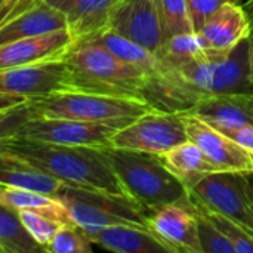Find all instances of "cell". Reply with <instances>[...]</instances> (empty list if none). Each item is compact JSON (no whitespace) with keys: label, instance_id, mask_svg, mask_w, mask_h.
<instances>
[{"label":"cell","instance_id":"obj_15","mask_svg":"<svg viewBox=\"0 0 253 253\" xmlns=\"http://www.w3.org/2000/svg\"><path fill=\"white\" fill-rule=\"evenodd\" d=\"M65 89L64 59L0 70V92L30 98Z\"/></svg>","mask_w":253,"mask_h":253},{"label":"cell","instance_id":"obj_11","mask_svg":"<svg viewBox=\"0 0 253 253\" xmlns=\"http://www.w3.org/2000/svg\"><path fill=\"white\" fill-rule=\"evenodd\" d=\"M182 117L188 139L205 153L218 172H253V157L240 144L196 116L182 113Z\"/></svg>","mask_w":253,"mask_h":253},{"label":"cell","instance_id":"obj_36","mask_svg":"<svg viewBox=\"0 0 253 253\" xmlns=\"http://www.w3.org/2000/svg\"><path fill=\"white\" fill-rule=\"evenodd\" d=\"M28 4H30V3H28ZM24 7H25V6H24ZM19 10H21V9H19ZM15 13H16V12H15ZM15 13H13V15H15ZM10 16H12V15H9V16H1V18H0V24H3V22H4L6 19H9Z\"/></svg>","mask_w":253,"mask_h":253},{"label":"cell","instance_id":"obj_20","mask_svg":"<svg viewBox=\"0 0 253 253\" xmlns=\"http://www.w3.org/2000/svg\"><path fill=\"white\" fill-rule=\"evenodd\" d=\"M163 165L190 190L206 175L218 172L205 153L190 139L159 156Z\"/></svg>","mask_w":253,"mask_h":253},{"label":"cell","instance_id":"obj_9","mask_svg":"<svg viewBox=\"0 0 253 253\" xmlns=\"http://www.w3.org/2000/svg\"><path fill=\"white\" fill-rule=\"evenodd\" d=\"M119 127L73 119L33 117L21 129L18 136L67 147H111V138Z\"/></svg>","mask_w":253,"mask_h":253},{"label":"cell","instance_id":"obj_30","mask_svg":"<svg viewBox=\"0 0 253 253\" xmlns=\"http://www.w3.org/2000/svg\"><path fill=\"white\" fill-rule=\"evenodd\" d=\"M34 117L30 102H24L18 107L0 111V141L18 136L25 123Z\"/></svg>","mask_w":253,"mask_h":253},{"label":"cell","instance_id":"obj_16","mask_svg":"<svg viewBox=\"0 0 253 253\" xmlns=\"http://www.w3.org/2000/svg\"><path fill=\"white\" fill-rule=\"evenodd\" d=\"M209 50H230L252 33L248 12L237 1H227L219 6L197 31Z\"/></svg>","mask_w":253,"mask_h":253},{"label":"cell","instance_id":"obj_31","mask_svg":"<svg viewBox=\"0 0 253 253\" xmlns=\"http://www.w3.org/2000/svg\"><path fill=\"white\" fill-rule=\"evenodd\" d=\"M227 1H237V0H185L194 31H199L203 27V24L208 21V18Z\"/></svg>","mask_w":253,"mask_h":253},{"label":"cell","instance_id":"obj_12","mask_svg":"<svg viewBox=\"0 0 253 253\" xmlns=\"http://www.w3.org/2000/svg\"><path fill=\"white\" fill-rule=\"evenodd\" d=\"M73 44L68 28L4 43L0 46V70L59 61Z\"/></svg>","mask_w":253,"mask_h":253},{"label":"cell","instance_id":"obj_18","mask_svg":"<svg viewBox=\"0 0 253 253\" xmlns=\"http://www.w3.org/2000/svg\"><path fill=\"white\" fill-rule=\"evenodd\" d=\"M87 236L93 245L116 253H176L148 227L113 225Z\"/></svg>","mask_w":253,"mask_h":253},{"label":"cell","instance_id":"obj_7","mask_svg":"<svg viewBox=\"0 0 253 253\" xmlns=\"http://www.w3.org/2000/svg\"><path fill=\"white\" fill-rule=\"evenodd\" d=\"M249 173H209L188 190V196L208 209L228 216L253 237V196Z\"/></svg>","mask_w":253,"mask_h":253},{"label":"cell","instance_id":"obj_34","mask_svg":"<svg viewBox=\"0 0 253 253\" xmlns=\"http://www.w3.org/2000/svg\"><path fill=\"white\" fill-rule=\"evenodd\" d=\"M249 65H251V80L253 83V30L249 36Z\"/></svg>","mask_w":253,"mask_h":253},{"label":"cell","instance_id":"obj_17","mask_svg":"<svg viewBox=\"0 0 253 253\" xmlns=\"http://www.w3.org/2000/svg\"><path fill=\"white\" fill-rule=\"evenodd\" d=\"M64 28H67V19L62 12L44 0H33L0 24V46Z\"/></svg>","mask_w":253,"mask_h":253},{"label":"cell","instance_id":"obj_5","mask_svg":"<svg viewBox=\"0 0 253 253\" xmlns=\"http://www.w3.org/2000/svg\"><path fill=\"white\" fill-rule=\"evenodd\" d=\"M53 197L87 234L113 225L148 227V211L126 196L62 184Z\"/></svg>","mask_w":253,"mask_h":253},{"label":"cell","instance_id":"obj_35","mask_svg":"<svg viewBox=\"0 0 253 253\" xmlns=\"http://www.w3.org/2000/svg\"><path fill=\"white\" fill-rule=\"evenodd\" d=\"M245 10L248 12L249 18H251V24H252V30H253V0H246L245 3Z\"/></svg>","mask_w":253,"mask_h":253},{"label":"cell","instance_id":"obj_26","mask_svg":"<svg viewBox=\"0 0 253 253\" xmlns=\"http://www.w3.org/2000/svg\"><path fill=\"white\" fill-rule=\"evenodd\" d=\"M159 7L165 42L173 36L194 31L185 0H159Z\"/></svg>","mask_w":253,"mask_h":253},{"label":"cell","instance_id":"obj_21","mask_svg":"<svg viewBox=\"0 0 253 253\" xmlns=\"http://www.w3.org/2000/svg\"><path fill=\"white\" fill-rule=\"evenodd\" d=\"M0 185L27 188L55 196L62 182L24 159L0 151Z\"/></svg>","mask_w":253,"mask_h":253},{"label":"cell","instance_id":"obj_38","mask_svg":"<svg viewBox=\"0 0 253 253\" xmlns=\"http://www.w3.org/2000/svg\"><path fill=\"white\" fill-rule=\"evenodd\" d=\"M0 253H3V252H1V249H0Z\"/></svg>","mask_w":253,"mask_h":253},{"label":"cell","instance_id":"obj_32","mask_svg":"<svg viewBox=\"0 0 253 253\" xmlns=\"http://www.w3.org/2000/svg\"><path fill=\"white\" fill-rule=\"evenodd\" d=\"M216 129V127H215ZM222 133L228 135L237 144H240L253 157V126H240V127H224L218 129Z\"/></svg>","mask_w":253,"mask_h":253},{"label":"cell","instance_id":"obj_22","mask_svg":"<svg viewBox=\"0 0 253 253\" xmlns=\"http://www.w3.org/2000/svg\"><path fill=\"white\" fill-rule=\"evenodd\" d=\"M0 202L15 209L16 212L34 211L61 224H74L68 211L64 208V205L58 199H55L53 196L40 193V191L0 185Z\"/></svg>","mask_w":253,"mask_h":253},{"label":"cell","instance_id":"obj_23","mask_svg":"<svg viewBox=\"0 0 253 253\" xmlns=\"http://www.w3.org/2000/svg\"><path fill=\"white\" fill-rule=\"evenodd\" d=\"M0 249L3 253L44 252L28 234L15 209L0 202Z\"/></svg>","mask_w":253,"mask_h":253},{"label":"cell","instance_id":"obj_6","mask_svg":"<svg viewBox=\"0 0 253 253\" xmlns=\"http://www.w3.org/2000/svg\"><path fill=\"white\" fill-rule=\"evenodd\" d=\"M179 79L199 95L253 90L249 65V37L233 49L209 50L203 58L175 68Z\"/></svg>","mask_w":253,"mask_h":253},{"label":"cell","instance_id":"obj_14","mask_svg":"<svg viewBox=\"0 0 253 253\" xmlns=\"http://www.w3.org/2000/svg\"><path fill=\"white\" fill-rule=\"evenodd\" d=\"M182 113L196 116L216 129L253 126V90L202 95Z\"/></svg>","mask_w":253,"mask_h":253},{"label":"cell","instance_id":"obj_25","mask_svg":"<svg viewBox=\"0 0 253 253\" xmlns=\"http://www.w3.org/2000/svg\"><path fill=\"white\" fill-rule=\"evenodd\" d=\"M190 209L194 213H199L208 218L228 239V242L234 246L236 253H253V237L237 222H234L233 219H230L228 216L222 213L208 209L206 206L193 200L191 197H190Z\"/></svg>","mask_w":253,"mask_h":253},{"label":"cell","instance_id":"obj_4","mask_svg":"<svg viewBox=\"0 0 253 253\" xmlns=\"http://www.w3.org/2000/svg\"><path fill=\"white\" fill-rule=\"evenodd\" d=\"M34 117L73 119L125 127L139 116L156 110L148 102L132 98L108 96L61 89L28 99Z\"/></svg>","mask_w":253,"mask_h":253},{"label":"cell","instance_id":"obj_24","mask_svg":"<svg viewBox=\"0 0 253 253\" xmlns=\"http://www.w3.org/2000/svg\"><path fill=\"white\" fill-rule=\"evenodd\" d=\"M208 53V49L197 31L184 33L168 39L163 43L160 58L170 67L176 68L190 61L203 58Z\"/></svg>","mask_w":253,"mask_h":253},{"label":"cell","instance_id":"obj_8","mask_svg":"<svg viewBox=\"0 0 253 253\" xmlns=\"http://www.w3.org/2000/svg\"><path fill=\"white\" fill-rule=\"evenodd\" d=\"M187 139L181 111L151 110L119 129L111 138V147L160 156Z\"/></svg>","mask_w":253,"mask_h":253},{"label":"cell","instance_id":"obj_10","mask_svg":"<svg viewBox=\"0 0 253 253\" xmlns=\"http://www.w3.org/2000/svg\"><path fill=\"white\" fill-rule=\"evenodd\" d=\"M107 27L157 55L162 52L165 36L159 0H119Z\"/></svg>","mask_w":253,"mask_h":253},{"label":"cell","instance_id":"obj_13","mask_svg":"<svg viewBox=\"0 0 253 253\" xmlns=\"http://www.w3.org/2000/svg\"><path fill=\"white\" fill-rule=\"evenodd\" d=\"M148 228L176 253H203L197 215L187 206L168 205L153 211L148 216Z\"/></svg>","mask_w":253,"mask_h":253},{"label":"cell","instance_id":"obj_2","mask_svg":"<svg viewBox=\"0 0 253 253\" xmlns=\"http://www.w3.org/2000/svg\"><path fill=\"white\" fill-rule=\"evenodd\" d=\"M62 59L65 89L148 102V77L108 50L87 43H74Z\"/></svg>","mask_w":253,"mask_h":253},{"label":"cell","instance_id":"obj_33","mask_svg":"<svg viewBox=\"0 0 253 253\" xmlns=\"http://www.w3.org/2000/svg\"><path fill=\"white\" fill-rule=\"evenodd\" d=\"M27 101H28L27 96L0 92V111L9 110V108H13V107H18V105H21V104H24Z\"/></svg>","mask_w":253,"mask_h":253},{"label":"cell","instance_id":"obj_19","mask_svg":"<svg viewBox=\"0 0 253 253\" xmlns=\"http://www.w3.org/2000/svg\"><path fill=\"white\" fill-rule=\"evenodd\" d=\"M64 13L74 43L107 27L110 13L119 0H44Z\"/></svg>","mask_w":253,"mask_h":253},{"label":"cell","instance_id":"obj_29","mask_svg":"<svg viewBox=\"0 0 253 253\" xmlns=\"http://www.w3.org/2000/svg\"><path fill=\"white\" fill-rule=\"evenodd\" d=\"M197 215L199 240L203 253H236L234 246L228 239L203 215Z\"/></svg>","mask_w":253,"mask_h":253},{"label":"cell","instance_id":"obj_28","mask_svg":"<svg viewBox=\"0 0 253 253\" xmlns=\"http://www.w3.org/2000/svg\"><path fill=\"white\" fill-rule=\"evenodd\" d=\"M21 222L24 224L28 234L46 251L47 245L53 239V236L58 233V230L64 225L43 213L34 212V211H19L18 212Z\"/></svg>","mask_w":253,"mask_h":253},{"label":"cell","instance_id":"obj_37","mask_svg":"<svg viewBox=\"0 0 253 253\" xmlns=\"http://www.w3.org/2000/svg\"><path fill=\"white\" fill-rule=\"evenodd\" d=\"M249 179H251V187H252V196H253V172L249 173Z\"/></svg>","mask_w":253,"mask_h":253},{"label":"cell","instance_id":"obj_1","mask_svg":"<svg viewBox=\"0 0 253 253\" xmlns=\"http://www.w3.org/2000/svg\"><path fill=\"white\" fill-rule=\"evenodd\" d=\"M0 151L27 160L62 184L129 197L107 148L55 145L13 136L0 141Z\"/></svg>","mask_w":253,"mask_h":253},{"label":"cell","instance_id":"obj_3","mask_svg":"<svg viewBox=\"0 0 253 253\" xmlns=\"http://www.w3.org/2000/svg\"><path fill=\"white\" fill-rule=\"evenodd\" d=\"M126 194L151 213L168 205L190 208L188 188L163 165L157 154L107 148Z\"/></svg>","mask_w":253,"mask_h":253},{"label":"cell","instance_id":"obj_27","mask_svg":"<svg viewBox=\"0 0 253 253\" xmlns=\"http://www.w3.org/2000/svg\"><path fill=\"white\" fill-rule=\"evenodd\" d=\"M92 240L77 224H64L53 236L44 252L50 253H90Z\"/></svg>","mask_w":253,"mask_h":253}]
</instances>
